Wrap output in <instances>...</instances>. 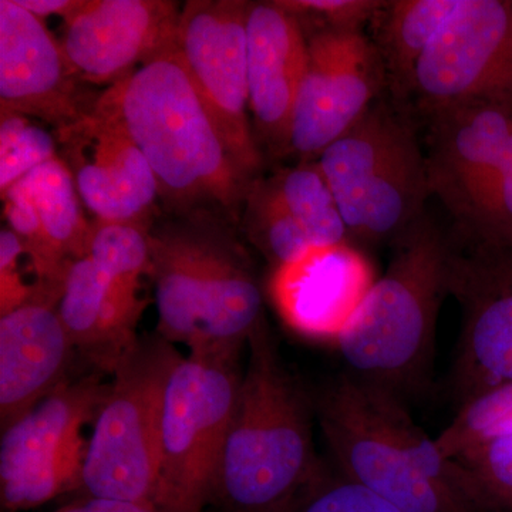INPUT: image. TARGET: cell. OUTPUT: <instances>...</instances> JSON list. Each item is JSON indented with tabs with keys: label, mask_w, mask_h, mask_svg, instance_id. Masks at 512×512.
<instances>
[{
	"label": "cell",
	"mask_w": 512,
	"mask_h": 512,
	"mask_svg": "<svg viewBox=\"0 0 512 512\" xmlns=\"http://www.w3.org/2000/svg\"><path fill=\"white\" fill-rule=\"evenodd\" d=\"M53 512H170L153 504L107 498L79 497Z\"/></svg>",
	"instance_id": "34"
},
{
	"label": "cell",
	"mask_w": 512,
	"mask_h": 512,
	"mask_svg": "<svg viewBox=\"0 0 512 512\" xmlns=\"http://www.w3.org/2000/svg\"><path fill=\"white\" fill-rule=\"evenodd\" d=\"M55 136L57 156L72 173L94 221L153 227L151 215L160 198L156 177L110 110L97 101L92 111Z\"/></svg>",
	"instance_id": "14"
},
{
	"label": "cell",
	"mask_w": 512,
	"mask_h": 512,
	"mask_svg": "<svg viewBox=\"0 0 512 512\" xmlns=\"http://www.w3.org/2000/svg\"><path fill=\"white\" fill-rule=\"evenodd\" d=\"M22 180L52 248L66 261L86 258L93 224L86 220L82 197L66 164L57 156Z\"/></svg>",
	"instance_id": "23"
},
{
	"label": "cell",
	"mask_w": 512,
	"mask_h": 512,
	"mask_svg": "<svg viewBox=\"0 0 512 512\" xmlns=\"http://www.w3.org/2000/svg\"><path fill=\"white\" fill-rule=\"evenodd\" d=\"M480 512H512V433L454 460Z\"/></svg>",
	"instance_id": "29"
},
{
	"label": "cell",
	"mask_w": 512,
	"mask_h": 512,
	"mask_svg": "<svg viewBox=\"0 0 512 512\" xmlns=\"http://www.w3.org/2000/svg\"><path fill=\"white\" fill-rule=\"evenodd\" d=\"M312 403L343 477L404 512H480L464 471L396 394L345 372Z\"/></svg>",
	"instance_id": "2"
},
{
	"label": "cell",
	"mask_w": 512,
	"mask_h": 512,
	"mask_svg": "<svg viewBox=\"0 0 512 512\" xmlns=\"http://www.w3.org/2000/svg\"><path fill=\"white\" fill-rule=\"evenodd\" d=\"M26 252L22 241L12 229L0 232V313L8 315L26 303L42 299L39 289L25 281L22 259Z\"/></svg>",
	"instance_id": "33"
},
{
	"label": "cell",
	"mask_w": 512,
	"mask_h": 512,
	"mask_svg": "<svg viewBox=\"0 0 512 512\" xmlns=\"http://www.w3.org/2000/svg\"><path fill=\"white\" fill-rule=\"evenodd\" d=\"M288 512H404L363 485L323 466Z\"/></svg>",
	"instance_id": "31"
},
{
	"label": "cell",
	"mask_w": 512,
	"mask_h": 512,
	"mask_svg": "<svg viewBox=\"0 0 512 512\" xmlns=\"http://www.w3.org/2000/svg\"><path fill=\"white\" fill-rule=\"evenodd\" d=\"M251 2L191 0L181 8L177 43L195 90L239 173L256 180L262 154L249 121Z\"/></svg>",
	"instance_id": "10"
},
{
	"label": "cell",
	"mask_w": 512,
	"mask_h": 512,
	"mask_svg": "<svg viewBox=\"0 0 512 512\" xmlns=\"http://www.w3.org/2000/svg\"><path fill=\"white\" fill-rule=\"evenodd\" d=\"M279 3L301 25L308 23L306 29L313 30H362L365 23L375 19L383 5L377 0H279Z\"/></svg>",
	"instance_id": "32"
},
{
	"label": "cell",
	"mask_w": 512,
	"mask_h": 512,
	"mask_svg": "<svg viewBox=\"0 0 512 512\" xmlns=\"http://www.w3.org/2000/svg\"><path fill=\"white\" fill-rule=\"evenodd\" d=\"M373 284L372 266L356 245L312 247L272 271L269 295L289 328L335 342Z\"/></svg>",
	"instance_id": "18"
},
{
	"label": "cell",
	"mask_w": 512,
	"mask_h": 512,
	"mask_svg": "<svg viewBox=\"0 0 512 512\" xmlns=\"http://www.w3.org/2000/svg\"><path fill=\"white\" fill-rule=\"evenodd\" d=\"M42 19L0 0V107L62 130L96 106Z\"/></svg>",
	"instance_id": "15"
},
{
	"label": "cell",
	"mask_w": 512,
	"mask_h": 512,
	"mask_svg": "<svg viewBox=\"0 0 512 512\" xmlns=\"http://www.w3.org/2000/svg\"><path fill=\"white\" fill-rule=\"evenodd\" d=\"M15 2L20 8L28 10L42 20L47 16H60L67 20L84 5V0H15Z\"/></svg>",
	"instance_id": "35"
},
{
	"label": "cell",
	"mask_w": 512,
	"mask_h": 512,
	"mask_svg": "<svg viewBox=\"0 0 512 512\" xmlns=\"http://www.w3.org/2000/svg\"><path fill=\"white\" fill-rule=\"evenodd\" d=\"M74 355L57 303L37 299L0 318L2 431L72 379Z\"/></svg>",
	"instance_id": "20"
},
{
	"label": "cell",
	"mask_w": 512,
	"mask_h": 512,
	"mask_svg": "<svg viewBox=\"0 0 512 512\" xmlns=\"http://www.w3.org/2000/svg\"><path fill=\"white\" fill-rule=\"evenodd\" d=\"M249 111L272 153H291V128L308 40L301 22L276 2H251L247 22Z\"/></svg>",
	"instance_id": "19"
},
{
	"label": "cell",
	"mask_w": 512,
	"mask_h": 512,
	"mask_svg": "<svg viewBox=\"0 0 512 512\" xmlns=\"http://www.w3.org/2000/svg\"><path fill=\"white\" fill-rule=\"evenodd\" d=\"M451 231L468 241L512 244V137L483 194Z\"/></svg>",
	"instance_id": "30"
},
{
	"label": "cell",
	"mask_w": 512,
	"mask_h": 512,
	"mask_svg": "<svg viewBox=\"0 0 512 512\" xmlns=\"http://www.w3.org/2000/svg\"><path fill=\"white\" fill-rule=\"evenodd\" d=\"M0 191L57 157L55 131H47L25 114H0Z\"/></svg>",
	"instance_id": "28"
},
{
	"label": "cell",
	"mask_w": 512,
	"mask_h": 512,
	"mask_svg": "<svg viewBox=\"0 0 512 512\" xmlns=\"http://www.w3.org/2000/svg\"><path fill=\"white\" fill-rule=\"evenodd\" d=\"M181 359L158 333L121 357L87 441L80 497L156 505L165 390Z\"/></svg>",
	"instance_id": "7"
},
{
	"label": "cell",
	"mask_w": 512,
	"mask_h": 512,
	"mask_svg": "<svg viewBox=\"0 0 512 512\" xmlns=\"http://www.w3.org/2000/svg\"><path fill=\"white\" fill-rule=\"evenodd\" d=\"M271 178L313 247L352 244L338 201L318 161L286 168Z\"/></svg>",
	"instance_id": "24"
},
{
	"label": "cell",
	"mask_w": 512,
	"mask_h": 512,
	"mask_svg": "<svg viewBox=\"0 0 512 512\" xmlns=\"http://www.w3.org/2000/svg\"><path fill=\"white\" fill-rule=\"evenodd\" d=\"M308 63L293 110L291 153L302 163L320 154L362 119L387 86L382 57L363 30H312Z\"/></svg>",
	"instance_id": "13"
},
{
	"label": "cell",
	"mask_w": 512,
	"mask_h": 512,
	"mask_svg": "<svg viewBox=\"0 0 512 512\" xmlns=\"http://www.w3.org/2000/svg\"><path fill=\"white\" fill-rule=\"evenodd\" d=\"M143 311L144 302L111 284L89 256L70 262L57 312L74 352L92 370L113 375L138 339Z\"/></svg>",
	"instance_id": "21"
},
{
	"label": "cell",
	"mask_w": 512,
	"mask_h": 512,
	"mask_svg": "<svg viewBox=\"0 0 512 512\" xmlns=\"http://www.w3.org/2000/svg\"><path fill=\"white\" fill-rule=\"evenodd\" d=\"M393 248L386 274L335 343L350 375L406 402L430 382L437 319L450 295L453 242L426 211Z\"/></svg>",
	"instance_id": "4"
},
{
	"label": "cell",
	"mask_w": 512,
	"mask_h": 512,
	"mask_svg": "<svg viewBox=\"0 0 512 512\" xmlns=\"http://www.w3.org/2000/svg\"><path fill=\"white\" fill-rule=\"evenodd\" d=\"M104 373L69 379L35 409L2 431L0 500L5 512L32 510L82 485L87 441L110 383Z\"/></svg>",
	"instance_id": "9"
},
{
	"label": "cell",
	"mask_w": 512,
	"mask_h": 512,
	"mask_svg": "<svg viewBox=\"0 0 512 512\" xmlns=\"http://www.w3.org/2000/svg\"><path fill=\"white\" fill-rule=\"evenodd\" d=\"M460 0H394L376 13L373 40L397 99H409L414 70Z\"/></svg>",
	"instance_id": "22"
},
{
	"label": "cell",
	"mask_w": 512,
	"mask_h": 512,
	"mask_svg": "<svg viewBox=\"0 0 512 512\" xmlns=\"http://www.w3.org/2000/svg\"><path fill=\"white\" fill-rule=\"evenodd\" d=\"M89 256L121 292L140 298L141 278L150 271L151 228L123 222H92Z\"/></svg>",
	"instance_id": "26"
},
{
	"label": "cell",
	"mask_w": 512,
	"mask_h": 512,
	"mask_svg": "<svg viewBox=\"0 0 512 512\" xmlns=\"http://www.w3.org/2000/svg\"><path fill=\"white\" fill-rule=\"evenodd\" d=\"M450 232V295L461 308L451 384L463 406L512 383V244L468 241Z\"/></svg>",
	"instance_id": "12"
},
{
	"label": "cell",
	"mask_w": 512,
	"mask_h": 512,
	"mask_svg": "<svg viewBox=\"0 0 512 512\" xmlns=\"http://www.w3.org/2000/svg\"><path fill=\"white\" fill-rule=\"evenodd\" d=\"M511 433L512 383L488 390L458 407L456 419L436 443L443 456L454 461Z\"/></svg>",
	"instance_id": "27"
},
{
	"label": "cell",
	"mask_w": 512,
	"mask_h": 512,
	"mask_svg": "<svg viewBox=\"0 0 512 512\" xmlns=\"http://www.w3.org/2000/svg\"><path fill=\"white\" fill-rule=\"evenodd\" d=\"M244 231L272 271L298 259L313 245L286 207L272 178L256 180L244 204Z\"/></svg>",
	"instance_id": "25"
},
{
	"label": "cell",
	"mask_w": 512,
	"mask_h": 512,
	"mask_svg": "<svg viewBox=\"0 0 512 512\" xmlns=\"http://www.w3.org/2000/svg\"><path fill=\"white\" fill-rule=\"evenodd\" d=\"M241 349L190 350L165 390L157 507L207 512L244 372Z\"/></svg>",
	"instance_id": "8"
},
{
	"label": "cell",
	"mask_w": 512,
	"mask_h": 512,
	"mask_svg": "<svg viewBox=\"0 0 512 512\" xmlns=\"http://www.w3.org/2000/svg\"><path fill=\"white\" fill-rule=\"evenodd\" d=\"M352 244H393L427 211L426 153L402 111L382 97L318 160Z\"/></svg>",
	"instance_id": "6"
},
{
	"label": "cell",
	"mask_w": 512,
	"mask_h": 512,
	"mask_svg": "<svg viewBox=\"0 0 512 512\" xmlns=\"http://www.w3.org/2000/svg\"><path fill=\"white\" fill-rule=\"evenodd\" d=\"M427 119L431 194L460 224L503 160L512 137V110L497 104H460Z\"/></svg>",
	"instance_id": "17"
},
{
	"label": "cell",
	"mask_w": 512,
	"mask_h": 512,
	"mask_svg": "<svg viewBox=\"0 0 512 512\" xmlns=\"http://www.w3.org/2000/svg\"><path fill=\"white\" fill-rule=\"evenodd\" d=\"M146 157L168 210L239 218L251 184L225 150L177 45L99 94Z\"/></svg>",
	"instance_id": "1"
},
{
	"label": "cell",
	"mask_w": 512,
	"mask_h": 512,
	"mask_svg": "<svg viewBox=\"0 0 512 512\" xmlns=\"http://www.w3.org/2000/svg\"><path fill=\"white\" fill-rule=\"evenodd\" d=\"M409 97L426 117L471 103L512 110V0H460L417 63Z\"/></svg>",
	"instance_id": "11"
},
{
	"label": "cell",
	"mask_w": 512,
	"mask_h": 512,
	"mask_svg": "<svg viewBox=\"0 0 512 512\" xmlns=\"http://www.w3.org/2000/svg\"><path fill=\"white\" fill-rule=\"evenodd\" d=\"M247 346V369L210 507L215 512H288L323 468L313 447L315 410L282 362L266 320Z\"/></svg>",
	"instance_id": "3"
},
{
	"label": "cell",
	"mask_w": 512,
	"mask_h": 512,
	"mask_svg": "<svg viewBox=\"0 0 512 512\" xmlns=\"http://www.w3.org/2000/svg\"><path fill=\"white\" fill-rule=\"evenodd\" d=\"M180 15L168 0H84L60 43L83 83L110 87L177 45Z\"/></svg>",
	"instance_id": "16"
},
{
	"label": "cell",
	"mask_w": 512,
	"mask_h": 512,
	"mask_svg": "<svg viewBox=\"0 0 512 512\" xmlns=\"http://www.w3.org/2000/svg\"><path fill=\"white\" fill-rule=\"evenodd\" d=\"M157 333L190 350L244 349L265 320L251 259L231 221L212 212L151 227Z\"/></svg>",
	"instance_id": "5"
}]
</instances>
